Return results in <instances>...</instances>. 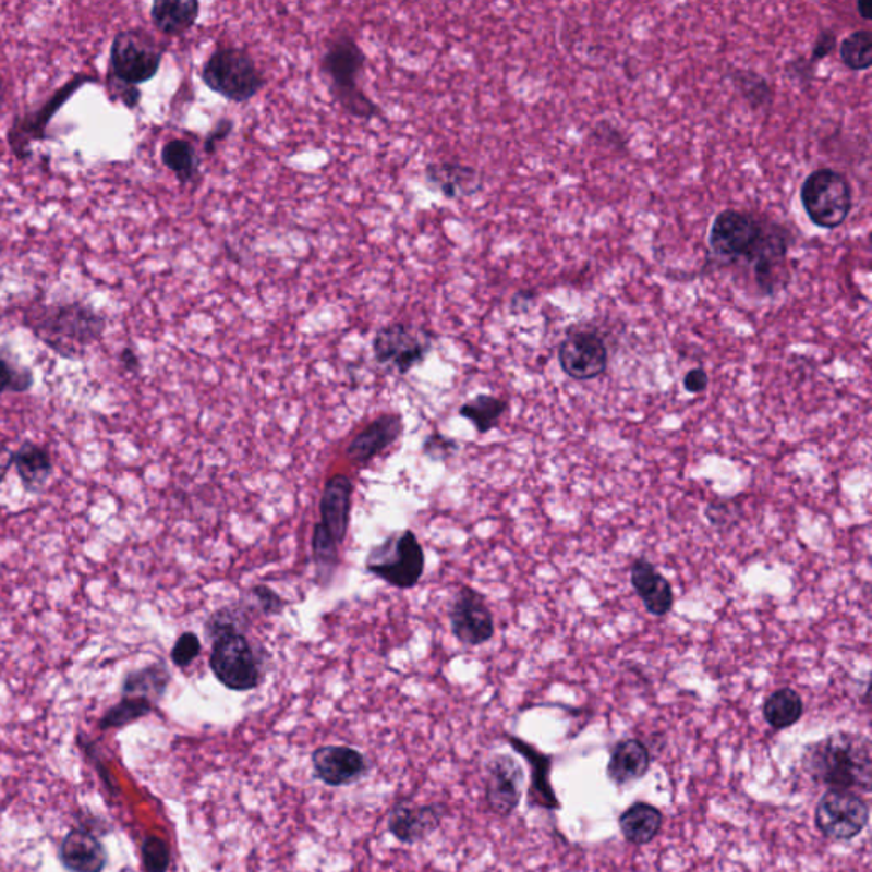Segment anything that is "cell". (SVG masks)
<instances>
[{
	"mask_svg": "<svg viewBox=\"0 0 872 872\" xmlns=\"http://www.w3.org/2000/svg\"><path fill=\"white\" fill-rule=\"evenodd\" d=\"M23 324L36 338L62 359L81 360L105 336L108 319L81 300L33 304Z\"/></svg>",
	"mask_w": 872,
	"mask_h": 872,
	"instance_id": "obj_1",
	"label": "cell"
},
{
	"mask_svg": "<svg viewBox=\"0 0 872 872\" xmlns=\"http://www.w3.org/2000/svg\"><path fill=\"white\" fill-rule=\"evenodd\" d=\"M242 626L244 617L229 607L214 611L205 623L211 643V671L226 689L234 692H250L265 680L263 651L254 647Z\"/></svg>",
	"mask_w": 872,
	"mask_h": 872,
	"instance_id": "obj_2",
	"label": "cell"
},
{
	"mask_svg": "<svg viewBox=\"0 0 872 872\" xmlns=\"http://www.w3.org/2000/svg\"><path fill=\"white\" fill-rule=\"evenodd\" d=\"M802 768L818 786L868 795L872 786L871 741L857 732H834L804 750Z\"/></svg>",
	"mask_w": 872,
	"mask_h": 872,
	"instance_id": "obj_3",
	"label": "cell"
},
{
	"mask_svg": "<svg viewBox=\"0 0 872 872\" xmlns=\"http://www.w3.org/2000/svg\"><path fill=\"white\" fill-rule=\"evenodd\" d=\"M365 65V51L350 35L336 36L320 60V71L331 82L335 98L348 113L360 120H374L380 117V108L359 86Z\"/></svg>",
	"mask_w": 872,
	"mask_h": 872,
	"instance_id": "obj_4",
	"label": "cell"
},
{
	"mask_svg": "<svg viewBox=\"0 0 872 872\" xmlns=\"http://www.w3.org/2000/svg\"><path fill=\"white\" fill-rule=\"evenodd\" d=\"M771 226L768 220L748 211L728 208L714 218L708 230V247L720 265H735L740 259L753 265L767 241Z\"/></svg>",
	"mask_w": 872,
	"mask_h": 872,
	"instance_id": "obj_5",
	"label": "cell"
},
{
	"mask_svg": "<svg viewBox=\"0 0 872 872\" xmlns=\"http://www.w3.org/2000/svg\"><path fill=\"white\" fill-rule=\"evenodd\" d=\"M199 77L208 89L232 102L251 101L266 86L253 57L235 47L217 48L203 63Z\"/></svg>",
	"mask_w": 872,
	"mask_h": 872,
	"instance_id": "obj_6",
	"label": "cell"
},
{
	"mask_svg": "<svg viewBox=\"0 0 872 872\" xmlns=\"http://www.w3.org/2000/svg\"><path fill=\"white\" fill-rule=\"evenodd\" d=\"M425 550L413 530H402L372 547L365 559L366 571L393 589L411 590L425 572Z\"/></svg>",
	"mask_w": 872,
	"mask_h": 872,
	"instance_id": "obj_7",
	"label": "cell"
},
{
	"mask_svg": "<svg viewBox=\"0 0 872 872\" xmlns=\"http://www.w3.org/2000/svg\"><path fill=\"white\" fill-rule=\"evenodd\" d=\"M164 47L142 27L120 29L109 50L108 81L138 87L160 71Z\"/></svg>",
	"mask_w": 872,
	"mask_h": 872,
	"instance_id": "obj_8",
	"label": "cell"
},
{
	"mask_svg": "<svg viewBox=\"0 0 872 872\" xmlns=\"http://www.w3.org/2000/svg\"><path fill=\"white\" fill-rule=\"evenodd\" d=\"M801 203L814 226L837 229L852 211V184L835 169H816L801 184Z\"/></svg>",
	"mask_w": 872,
	"mask_h": 872,
	"instance_id": "obj_9",
	"label": "cell"
},
{
	"mask_svg": "<svg viewBox=\"0 0 872 872\" xmlns=\"http://www.w3.org/2000/svg\"><path fill=\"white\" fill-rule=\"evenodd\" d=\"M96 81H98V75L82 74V72L81 74H75L63 86L55 90L50 98L41 102L38 108L33 109V111H24V113L14 117L8 130V145L14 157L21 162H27V160L32 159L33 145L48 138V126H50L51 118L59 113L60 108L65 102L71 101L72 96L78 89Z\"/></svg>",
	"mask_w": 872,
	"mask_h": 872,
	"instance_id": "obj_10",
	"label": "cell"
},
{
	"mask_svg": "<svg viewBox=\"0 0 872 872\" xmlns=\"http://www.w3.org/2000/svg\"><path fill=\"white\" fill-rule=\"evenodd\" d=\"M869 804L850 790L826 789L814 808V825L832 841H850L864 832L869 823Z\"/></svg>",
	"mask_w": 872,
	"mask_h": 872,
	"instance_id": "obj_11",
	"label": "cell"
},
{
	"mask_svg": "<svg viewBox=\"0 0 872 872\" xmlns=\"http://www.w3.org/2000/svg\"><path fill=\"white\" fill-rule=\"evenodd\" d=\"M372 348L382 366L405 375L425 362L432 351V338L413 324L392 323L375 332Z\"/></svg>",
	"mask_w": 872,
	"mask_h": 872,
	"instance_id": "obj_12",
	"label": "cell"
},
{
	"mask_svg": "<svg viewBox=\"0 0 872 872\" xmlns=\"http://www.w3.org/2000/svg\"><path fill=\"white\" fill-rule=\"evenodd\" d=\"M452 634L463 646H483L496 632L495 616L483 593L460 586L448 608Z\"/></svg>",
	"mask_w": 872,
	"mask_h": 872,
	"instance_id": "obj_13",
	"label": "cell"
},
{
	"mask_svg": "<svg viewBox=\"0 0 872 872\" xmlns=\"http://www.w3.org/2000/svg\"><path fill=\"white\" fill-rule=\"evenodd\" d=\"M557 359L572 380H593L607 372V344L596 332L571 331L557 348Z\"/></svg>",
	"mask_w": 872,
	"mask_h": 872,
	"instance_id": "obj_14",
	"label": "cell"
},
{
	"mask_svg": "<svg viewBox=\"0 0 872 872\" xmlns=\"http://www.w3.org/2000/svg\"><path fill=\"white\" fill-rule=\"evenodd\" d=\"M447 814L444 802L432 804H417V802L401 799L390 808L387 816V826L390 834L405 845L417 844L435 834L440 828Z\"/></svg>",
	"mask_w": 872,
	"mask_h": 872,
	"instance_id": "obj_15",
	"label": "cell"
},
{
	"mask_svg": "<svg viewBox=\"0 0 872 872\" xmlns=\"http://www.w3.org/2000/svg\"><path fill=\"white\" fill-rule=\"evenodd\" d=\"M523 768L513 756L496 755L487 763L486 802L498 816L507 818L522 799Z\"/></svg>",
	"mask_w": 872,
	"mask_h": 872,
	"instance_id": "obj_16",
	"label": "cell"
},
{
	"mask_svg": "<svg viewBox=\"0 0 872 872\" xmlns=\"http://www.w3.org/2000/svg\"><path fill=\"white\" fill-rule=\"evenodd\" d=\"M312 768L317 779L326 786L343 787L362 779L368 771V762L354 748L327 744L312 753Z\"/></svg>",
	"mask_w": 872,
	"mask_h": 872,
	"instance_id": "obj_17",
	"label": "cell"
},
{
	"mask_svg": "<svg viewBox=\"0 0 872 872\" xmlns=\"http://www.w3.org/2000/svg\"><path fill=\"white\" fill-rule=\"evenodd\" d=\"M631 583L650 616L665 617L670 614L675 604L674 589L653 562L644 557L635 559L631 566Z\"/></svg>",
	"mask_w": 872,
	"mask_h": 872,
	"instance_id": "obj_18",
	"label": "cell"
},
{
	"mask_svg": "<svg viewBox=\"0 0 872 872\" xmlns=\"http://www.w3.org/2000/svg\"><path fill=\"white\" fill-rule=\"evenodd\" d=\"M401 414H380L377 420L372 421L362 432L354 435L347 448L348 459L353 463H368L375 457L380 456L386 448L393 441L399 440L402 435Z\"/></svg>",
	"mask_w": 872,
	"mask_h": 872,
	"instance_id": "obj_19",
	"label": "cell"
},
{
	"mask_svg": "<svg viewBox=\"0 0 872 872\" xmlns=\"http://www.w3.org/2000/svg\"><path fill=\"white\" fill-rule=\"evenodd\" d=\"M351 496L353 483L344 474H336L324 484L323 498H320V520L327 532L338 542L343 544L350 525Z\"/></svg>",
	"mask_w": 872,
	"mask_h": 872,
	"instance_id": "obj_20",
	"label": "cell"
},
{
	"mask_svg": "<svg viewBox=\"0 0 872 872\" xmlns=\"http://www.w3.org/2000/svg\"><path fill=\"white\" fill-rule=\"evenodd\" d=\"M426 181L433 190L440 191L447 199L468 198L480 193L483 178L477 169L468 164L432 162L425 169Z\"/></svg>",
	"mask_w": 872,
	"mask_h": 872,
	"instance_id": "obj_21",
	"label": "cell"
},
{
	"mask_svg": "<svg viewBox=\"0 0 872 872\" xmlns=\"http://www.w3.org/2000/svg\"><path fill=\"white\" fill-rule=\"evenodd\" d=\"M651 768L650 748L638 738L617 741L611 748L607 763V775L617 786H627L643 779Z\"/></svg>",
	"mask_w": 872,
	"mask_h": 872,
	"instance_id": "obj_22",
	"label": "cell"
},
{
	"mask_svg": "<svg viewBox=\"0 0 872 872\" xmlns=\"http://www.w3.org/2000/svg\"><path fill=\"white\" fill-rule=\"evenodd\" d=\"M60 861L72 872H101L108 862L101 841L86 829H72L60 845Z\"/></svg>",
	"mask_w": 872,
	"mask_h": 872,
	"instance_id": "obj_23",
	"label": "cell"
},
{
	"mask_svg": "<svg viewBox=\"0 0 872 872\" xmlns=\"http://www.w3.org/2000/svg\"><path fill=\"white\" fill-rule=\"evenodd\" d=\"M508 741L520 755L525 756L530 762V768L534 775L532 784H530V804L545 808V810H559L561 804H559V799L550 784V756L538 752L537 748L525 743L520 738H514V736H508Z\"/></svg>",
	"mask_w": 872,
	"mask_h": 872,
	"instance_id": "obj_24",
	"label": "cell"
},
{
	"mask_svg": "<svg viewBox=\"0 0 872 872\" xmlns=\"http://www.w3.org/2000/svg\"><path fill=\"white\" fill-rule=\"evenodd\" d=\"M199 9L196 0H156L150 8V20L162 35L181 36L195 26Z\"/></svg>",
	"mask_w": 872,
	"mask_h": 872,
	"instance_id": "obj_25",
	"label": "cell"
},
{
	"mask_svg": "<svg viewBox=\"0 0 872 872\" xmlns=\"http://www.w3.org/2000/svg\"><path fill=\"white\" fill-rule=\"evenodd\" d=\"M663 813L647 802H634L619 818L622 837L632 845H647L662 832Z\"/></svg>",
	"mask_w": 872,
	"mask_h": 872,
	"instance_id": "obj_26",
	"label": "cell"
},
{
	"mask_svg": "<svg viewBox=\"0 0 872 872\" xmlns=\"http://www.w3.org/2000/svg\"><path fill=\"white\" fill-rule=\"evenodd\" d=\"M14 465H16L24 487L29 493H39L44 489L53 472V463H51L47 450L33 441L21 445L20 450L14 453Z\"/></svg>",
	"mask_w": 872,
	"mask_h": 872,
	"instance_id": "obj_27",
	"label": "cell"
},
{
	"mask_svg": "<svg viewBox=\"0 0 872 872\" xmlns=\"http://www.w3.org/2000/svg\"><path fill=\"white\" fill-rule=\"evenodd\" d=\"M171 683V674L164 663H153L142 670L132 671L123 680V695L125 698H144L147 701L159 702Z\"/></svg>",
	"mask_w": 872,
	"mask_h": 872,
	"instance_id": "obj_28",
	"label": "cell"
},
{
	"mask_svg": "<svg viewBox=\"0 0 872 872\" xmlns=\"http://www.w3.org/2000/svg\"><path fill=\"white\" fill-rule=\"evenodd\" d=\"M762 714L771 728L780 731L795 726L801 719L804 714V702L795 689L784 687L772 692L767 701L763 702Z\"/></svg>",
	"mask_w": 872,
	"mask_h": 872,
	"instance_id": "obj_29",
	"label": "cell"
},
{
	"mask_svg": "<svg viewBox=\"0 0 872 872\" xmlns=\"http://www.w3.org/2000/svg\"><path fill=\"white\" fill-rule=\"evenodd\" d=\"M164 168L169 169L180 181L181 186L196 181L199 175V156L195 145L186 138H172L160 150Z\"/></svg>",
	"mask_w": 872,
	"mask_h": 872,
	"instance_id": "obj_30",
	"label": "cell"
},
{
	"mask_svg": "<svg viewBox=\"0 0 872 872\" xmlns=\"http://www.w3.org/2000/svg\"><path fill=\"white\" fill-rule=\"evenodd\" d=\"M507 411L508 402L505 399L489 396V393H480L471 401L460 405L459 414L471 421L475 432L480 433V435H486V433L499 425V421H501Z\"/></svg>",
	"mask_w": 872,
	"mask_h": 872,
	"instance_id": "obj_31",
	"label": "cell"
},
{
	"mask_svg": "<svg viewBox=\"0 0 872 872\" xmlns=\"http://www.w3.org/2000/svg\"><path fill=\"white\" fill-rule=\"evenodd\" d=\"M729 77L738 93L741 94V98L753 109L771 108L774 102V89L767 78L760 75L759 72L752 71V69H731Z\"/></svg>",
	"mask_w": 872,
	"mask_h": 872,
	"instance_id": "obj_32",
	"label": "cell"
},
{
	"mask_svg": "<svg viewBox=\"0 0 872 872\" xmlns=\"http://www.w3.org/2000/svg\"><path fill=\"white\" fill-rule=\"evenodd\" d=\"M312 557L316 562L317 577L320 583L329 584L335 577L339 562V544L329 535L323 523L314 526L312 535Z\"/></svg>",
	"mask_w": 872,
	"mask_h": 872,
	"instance_id": "obj_33",
	"label": "cell"
},
{
	"mask_svg": "<svg viewBox=\"0 0 872 872\" xmlns=\"http://www.w3.org/2000/svg\"><path fill=\"white\" fill-rule=\"evenodd\" d=\"M840 60L850 71H868L872 65V35L859 29L841 41Z\"/></svg>",
	"mask_w": 872,
	"mask_h": 872,
	"instance_id": "obj_34",
	"label": "cell"
},
{
	"mask_svg": "<svg viewBox=\"0 0 872 872\" xmlns=\"http://www.w3.org/2000/svg\"><path fill=\"white\" fill-rule=\"evenodd\" d=\"M154 704L144 698H123L114 707L109 708L101 719V728H120L133 720L142 719L153 713Z\"/></svg>",
	"mask_w": 872,
	"mask_h": 872,
	"instance_id": "obj_35",
	"label": "cell"
},
{
	"mask_svg": "<svg viewBox=\"0 0 872 872\" xmlns=\"http://www.w3.org/2000/svg\"><path fill=\"white\" fill-rule=\"evenodd\" d=\"M33 372L27 366L12 362L8 354L0 350V393L27 392L32 389Z\"/></svg>",
	"mask_w": 872,
	"mask_h": 872,
	"instance_id": "obj_36",
	"label": "cell"
},
{
	"mask_svg": "<svg viewBox=\"0 0 872 872\" xmlns=\"http://www.w3.org/2000/svg\"><path fill=\"white\" fill-rule=\"evenodd\" d=\"M142 857H144V868L147 872H168L171 864V852L169 845L156 835L145 838L142 845Z\"/></svg>",
	"mask_w": 872,
	"mask_h": 872,
	"instance_id": "obj_37",
	"label": "cell"
},
{
	"mask_svg": "<svg viewBox=\"0 0 872 872\" xmlns=\"http://www.w3.org/2000/svg\"><path fill=\"white\" fill-rule=\"evenodd\" d=\"M202 653V643L195 632H183L174 643L171 659L178 668H186L198 658Z\"/></svg>",
	"mask_w": 872,
	"mask_h": 872,
	"instance_id": "obj_38",
	"label": "cell"
},
{
	"mask_svg": "<svg viewBox=\"0 0 872 872\" xmlns=\"http://www.w3.org/2000/svg\"><path fill=\"white\" fill-rule=\"evenodd\" d=\"M457 450H459V444L441 433H432L423 444V453L432 460L450 459Z\"/></svg>",
	"mask_w": 872,
	"mask_h": 872,
	"instance_id": "obj_39",
	"label": "cell"
},
{
	"mask_svg": "<svg viewBox=\"0 0 872 872\" xmlns=\"http://www.w3.org/2000/svg\"><path fill=\"white\" fill-rule=\"evenodd\" d=\"M251 593L265 616H280L287 607V600L281 598L275 590L269 589L266 584H256Z\"/></svg>",
	"mask_w": 872,
	"mask_h": 872,
	"instance_id": "obj_40",
	"label": "cell"
},
{
	"mask_svg": "<svg viewBox=\"0 0 872 872\" xmlns=\"http://www.w3.org/2000/svg\"><path fill=\"white\" fill-rule=\"evenodd\" d=\"M106 89H108V99L111 102H121V105H125L129 109H135L136 106L141 105L142 93L138 87L126 86V84H121V82L108 81V78H106Z\"/></svg>",
	"mask_w": 872,
	"mask_h": 872,
	"instance_id": "obj_41",
	"label": "cell"
},
{
	"mask_svg": "<svg viewBox=\"0 0 872 872\" xmlns=\"http://www.w3.org/2000/svg\"><path fill=\"white\" fill-rule=\"evenodd\" d=\"M234 130V121L230 120V118H222V120L217 121V125L214 126L210 133L205 136V141H203V150L208 156H214L217 153V147L220 142L226 141L227 136L232 133Z\"/></svg>",
	"mask_w": 872,
	"mask_h": 872,
	"instance_id": "obj_42",
	"label": "cell"
},
{
	"mask_svg": "<svg viewBox=\"0 0 872 872\" xmlns=\"http://www.w3.org/2000/svg\"><path fill=\"white\" fill-rule=\"evenodd\" d=\"M835 48H837V35H835L834 29H822V33L818 35L816 41H814L813 50H811L810 62L813 65L816 62H822L828 55H832Z\"/></svg>",
	"mask_w": 872,
	"mask_h": 872,
	"instance_id": "obj_43",
	"label": "cell"
},
{
	"mask_svg": "<svg viewBox=\"0 0 872 872\" xmlns=\"http://www.w3.org/2000/svg\"><path fill=\"white\" fill-rule=\"evenodd\" d=\"M708 386V375L704 368H692V371L687 372L686 377H683V387H686L687 392L690 393H702Z\"/></svg>",
	"mask_w": 872,
	"mask_h": 872,
	"instance_id": "obj_44",
	"label": "cell"
},
{
	"mask_svg": "<svg viewBox=\"0 0 872 872\" xmlns=\"http://www.w3.org/2000/svg\"><path fill=\"white\" fill-rule=\"evenodd\" d=\"M813 63L807 62L804 59L795 60V62H790L789 65H787V74L802 82L811 81V78H813Z\"/></svg>",
	"mask_w": 872,
	"mask_h": 872,
	"instance_id": "obj_45",
	"label": "cell"
},
{
	"mask_svg": "<svg viewBox=\"0 0 872 872\" xmlns=\"http://www.w3.org/2000/svg\"><path fill=\"white\" fill-rule=\"evenodd\" d=\"M120 363L130 374H136V372L141 371V359H138V354H136L132 348H123V350H121Z\"/></svg>",
	"mask_w": 872,
	"mask_h": 872,
	"instance_id": "obj_46",
	"label": "cell"
},
{
	"mask_svg": "<svg viewBox=\"0 0 872 872\" xmlns=\"http://www.w3.org/2000/svg\"><path fill=\"white\" fill-rule=\"evenodd\" d=\"M12 463H14V452L8 445L0 444V483L5 480Z\"/></svg>",
	"mask_w": 872,
	"mask_h": 872,
	"instance_id": "obj_47",
	"label": "cell"
},
{
	"mask_svg": "<svg viewBox=\"0 0 872 872\" xmlns=\"http://www.w3.org/2000/svg\"><path fill=\"white\" fill-rule=\"evenodd\" d=\"M857 12H859V16L862 20L871 21L872 20V2L871 0H861V2H857Z\"/></svg>",
	"mask_w": 872,
	"mask_h": 872,
	"instance_id": "obj_48",
	"label": "cell"
},
{
	"mask_svg": "<svg viewBox=\"0 0 872 872\" xmlns=\"http://www.w3.org/2000/svg\"><path fill=\"white\" fill-rule=\"evenodd\" d=\"M5 93H8V86H5V78L0 75V108L4 105L5 101Z\"/></svg>",
	"mask_w": 872,
	"mask_h": 872,
	"instance_id": "obj_49",
	"label": "cell"
}]
</instances>
